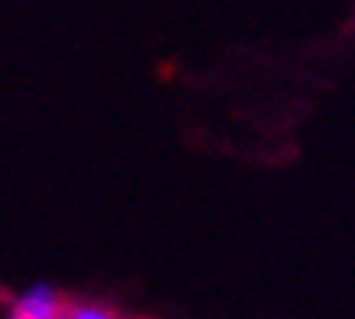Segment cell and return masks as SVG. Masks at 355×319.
Masks as SVG:
<instances>
[{
  "label": "cell",
  "mask_w": 355,
  "mask_h": 319,
  "mask_svg": "<svg viewBox=\"0 0 355 319\" xmlns=\"http://www.w3.org/2000/svg\"><path fill=\"white\" fill-rule=\"evenodd\" d=\"M65 300L49 280H36L23 287L17 297L7 303L3 319H62Z\"/></svg>",
  "instance_id": "cell-1"
},
{
  "label": "cell",
  "mask_w": 355,
  "mask_h": 319,
  "mask_svg": "<svg viewBox=\"0 0 355 319\" xmlns=\"http://www.w3.org/2000/svg\"><path fill=\"white\" fill-rule=\"evenodd\" d=\"M62 319H118V313L108 309L105 303H92V300H69V303H65Z\"/></svg>",
  "instance_id": "cell-2"
}]
</instances>
